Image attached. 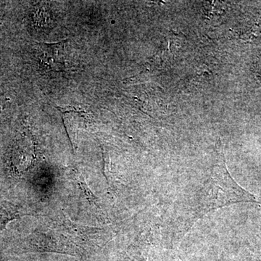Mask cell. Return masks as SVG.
I'll list each match as a JSON object with an SVG mask.
<instances>
[{
	"label": "cell",
	"mask_w": 261,
	"mask_h": 261,
	"mask_svg": "<svg viewBox=\"0 0 261 261\" xmlns=\"http://www.w3.org/2000/svg\"><path fill=\"white\" fill-rule=\"evenodd\" d=\"M216 163L210 176L197 192L187 232L209 213L233 204L257 202L256 197L240 187L228 172L221 142L216 145Z\"/></svg>",
	"instance_id": "obj_1"
},
{
	"label": "cell",
	"mask_w": 261,
	"mask_h": 261,
	"mask_svg": "<svg viewBox=\"0 0 261 261\" xmlns=\"http://www.w3.org/2000/svg\"><path fill=\"white\" fill-rule=\"evenodd\" d=\"M39 64L45 71H61L65 67V43H38Z\"/></svg>",
	"instance_id": "obj_2"
},
{
	"label": "cell",
	"mask_w": 261,
	"mask_h": 261,
	"mask_svg": "<svg viewBox=\"0 0 261 261\" xmlns=\"http://www.w3.org/2000/svg\"><path fill=\"white\" fill-rule=\"evenodd\" d=\"M49 18V13L45 8L39 7L36 9L35 14L34 13L33 19L35 20L36 23L40 27H44V25L47 24V19Z\"/></svg>",
	"instance_id": "obj_3"
},
{
	"label": "cell",
	"mask_w": 261,
	"mask_h": 261,
	"mask_svg": "<svg viewBox=\"0 0 261 261\" xmlns=\"http://www.w3.org/2000/svg\"><path fill=\"white\" fill-rule=\"evenodd\" d=\"M256 72L257 73V75L261 78V58L260 60H258L257 63H256Z\"/></svg>",
	"instance_id": "obj_4"
},
{
	"label": "cell",
	"mask_w": 261,
	"mask_h": 261,
	"mask_svg": "<svg viewBox=\"0 0 261 261\" xmlns=\"http://www.w3.org/2000/svg\"><path fill=\"white\" fill-rule=\"evenodd\" d=\"M5 98L0 97V109H1L2 107H3V105H5Z\"/></svg>",
	"instance_id": "obj_5"
}]
</instances>
